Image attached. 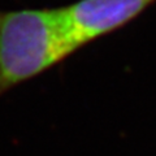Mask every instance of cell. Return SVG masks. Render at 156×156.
<instances>
[{
    "label": "cell",
    "instance_id": "cell-2",
    "mask_svg": "<svg viewBox=\"0 0 156 156\" xmlns=\"http://www.w3.org/2000/svg\"><path fill=\"white\" fill-rule=\"evenodd\" d=\"M156 0H78L64 7L73 34L83 47L124 27Z\"/></svg>",
    "mask_w": 156,
    "mask_h": 156
},
{
    "label": "cell",
    "instance_id": "cell-1",
    "mask_svg": "<svg viewBox=\"0 0 156 156\" xmlns=\"http://www.w3.org/2000/svg\"><path fill=\"white\" fill-rule=\"evenodd\" d=\"M80 48L64 7L0 11V99Z\"/></svg>",
    "mask_w": 156,
    "mask_h": 156
}]
</instances>
